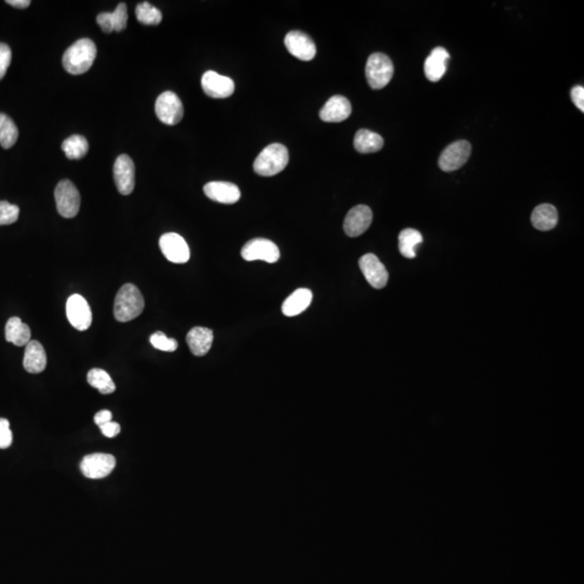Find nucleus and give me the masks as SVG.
I'll return each instance as SVG.
<instances>
[{
	"mask_svg": "<svg viewBox=\"0 0 584 584\" xmlns=\"http://www.w3.org/2000/svg\"><path fill=\"white\" fill-rule=\"evenodd\" d=\"M20 208L8 202H0V226H9L19 219Z\"/></svg>",
	"mask_w": 584,
	"mask_h": 584,
	"instance_id": "33",
	"label": "nucleus"
},
{
	"mask_svg": "<svg viewBox=\"0 0 584 584\" xmlns=\"http://www.w3.org/2000/svg\"><path fill=\"white\" fill-rule=\"evenodd\" d=\"M155 112L160 122L174 126L183 118V104L174 92L166 91L156 100Z\"/></svg>",
	"mask_w": 584,
	"mask_h": 584,
	"instance_id": "6",
	"label": "nucleus"
},
{
	"mask_svg": "<svg viewBox=\"0 0 584 584\" xmlns=\"http://www.w3.org/2000/svg\"><path fill=\"white\" fill-rule=\"evenodd\" d=\"M59 214L64 218L71 219L77 216L80 208V194L70 180H63L54 190Z\"/></svg>",
	"mask_w": 584,
	"mask_h": 584,
	"instance_id": "5",
	"label": "nucleus"
},
{
	"mask_svg": "<svg viewBox=\"0 0 584 584\" xmlns=\"http://www.w3.org/2000/svg\"><path fill=\"white\" fill-rule=\"evenodd\" d=\"M12 52L9 46L0 43V80L5 77L7 70L11 63Z\"/></svg>",
	"mask_w": 584,
	"mask_h": 584,
	"instance_id": "34",
	"label": "nucleus"
},
{
	"mask_svg": "<svg viewBox=\"0 0 584 584\" xmlns=\"http://www.w3.org/2000/svg\"><path fill=\"white\" fill-rule=\"evenodd\" d=\"M24 368L30 373L43 372L47 366L45 349L38 341H32L26 345L23 361Z\"/></svg>",
	"mask_w": 584,
	"mask_h": 584,
	"instance_id": "22",
	"label": "nucleus"
},
{
	"mask_svg": "<svg viewBox=\"0 0 584 584\" xmlns=\"http://www.w3.org/2000/svg\"><path fill=\"white\" fill-rule=\"evenodd\" d=\"M96 57V47L88 38L77 40L63 56L65 71L72 75H82L89 71Z\"/></svg>",
	"mask_w": 584,
	"mask_h": 584,
	"instance_id": "1",
	"label": "nucleus"
},
{
	"mask_svg": "<svg viewBox=\"0 0 584 584\" xmlns=\"http://www.w3.org/2000/svg\"><path fill=\"white\" fill-rule=\"evenodd\" d=\"M559 221V214L555 207L550 204H542L536 207L531 214V223L537 230L551 231Z\"/></svg>",
	"mask_w": 584,
	"mask_h": 584,
	"instance_id": "24",
	"label": "nucleus"
},
{
	"mask_svg": "<svg viewBox=\"0 0 584 584\" xmlns=\"http://www.w3.org/2000/svg\"><path fill=\"white\" fill-rule=\"evenodd\" d=\"M371 223H372V212L370 208L365 205H358L351 209L345 216L343 228L347 236L357 238L364 234Z\"/></svg>",
	"mask_w": 584,
	"mask_h": 584,
	"instance_id": "12",
	"label": "nucleus"
},
{
	"mask_svg": "<svg viewBox=\"0 0 584 584\" xmlns=\"http://www.w3.org/2000/svg\"><path fill=\"white\" fill-rule=\"evenodd\" d=\"M150 341L156 350L164 351V352H174L178 349L176 340L168 338L164 332H160V331L153 333Z\"/></svg>",
	"mask_w": 584,
	"mask_h": 584,
	"instance_id": "32",
	"label": "nucleus"
},
{
	"mask_svg": "<svg viewBox=\"0 0 584 584\" xmlns=\"http://www.w3.org/2000/svg\"><path fill=\"white\" fill-rule=\"evenodd\" d=\"M449 58V52L445 48L437 47L432 50L424 62V74L429 82H437L443 77Z\"/></svg>",
	"mask_w": 584,
	"mask_h": 584,
	"instance_id": "19",
	"label": "nucleus"
},
{
	"mask_svg": "<svg viewBox=\"0 0 584 584\" xmlns=\"http://www.w3.org/2000/svg\"><path fill=\"white\" fill-rule=\"evenodd\" d=\"M186 342L195 356H204L212 349L214 332L206 327H195L188 333Z\"/></svg>",
	"mask_w": 584,
	"mask_h": 584,
	"instance_id": "21",
	"label": "nucleus"
},
{
	"mask_svg": "<svg viewBox=\"0 0 584 584\" xmlns=\"http://www.w3.org/2000/svg\"><path fill=\"white\" fill-rule=\"evenodd\" d=\"M62 150L65 153L68 160H80V158L85 157L89 150V144L85 136L74 134L63 142Z\"/></svg>",
	"mask_w": 584,
	"mask_h": 584,
	"instance_id": "28",
	"label": "nucleus"
},
{
	"mask_svg": "<svg viewBox=\"0 0 584 584\" xmlns=\"http://www.w3.org/2000/svg\"><path fill=\"white\" fill-rule=\"evenodd\" d=\"M88 383L94 389H98L102 394H110L116 389L110 375L103 369L94 368L88 372Z\"/></svg>",
	"mask_w": 584,
	"mask_h": 584,
	"instance_id": "29",
	"label": "nucleus"
},
{
	"mask_svg": "<svg viewBox=\"0 0 584 584\" xmlns=\"http://www.w3.org/2000/svg\"><path fill=\"white\" fill-rule=\"evenodd\" d=\"M312 300V291L306 288L298 289L283 303V314L287 317L297 316L310 306Z\"/></svg>",
	"mask_w": 584,
	"mask_h": 584,
	"instance_id": "23",
	"label": "nucleus"
},
{
	"mask_svg": "<svg viewBox=\"0 0 584 584\" xmlns=\"http://www.w3.org/2000/svg\"><path fill=\"white\" fill-rule=\"evenodd\" d=\"M352 105L350 101L342 96H335L325 104L319 116L323 122H341L350 117Z\"/></svg>",
	"mask_w": 584,
	"mask_h": 584,
	"instance_id": "18",
	"label": "nucleus"
},
{
	"mask_svg": "<svg viewBox=\"0 0 584 584\" xmlns=\"http://www.w3.org/2000/svg\"><path fill=\"white\" fill-rule=\"evenodd\" d=\"M128 12L126 4L122 3L117 6L115 11L112 13H100L96 18V22L99 24L104 33L110 34L112 32H122L127 27Z\"/></svg>",
	"mask_w": 584,
	"mask_h": 584,
	"instance_id": "20",
	"label": "nucleus"
},
{
	"mask_svg": "<svg viewBox=\"0 0 584 584\" xmlns=\"http://www.w3.org/2000/svg\"><path fill=\"white\" fill-rule=\"evenodd\" d=\"M383 145H384V141H383L382 136L370 130L361 129L355 134L354 148L361 154L379 152Z\"/></svg>",
	"mask_w": 584,
	"mask_h": 584,
	"instance_id": "26",
	"label": "nucleus"
},
{
	"mask_svg": "<svg viewBox=\"0 0 584 584\" xmlns=\"http://www.w3.org/2000/svg\"><path fill=\"white\" fill-rule=\"evenodd\" d=\"M204 192L207 197L220 204H235L240 198V188L236 184L231 182H209L204 186Z\"/></svg>",
	"mask_w": 584,
	"mask_h": 584,
	"instance_id": "17",
	"label": "nucleus"
},
{
	"mask_svg": "<svg viewBox=\"0 0 584 584\" xmlns=\"http://www.w3.org/2000/svg\"><path fill=\"white\" fill-rule=\"evenodd\" d=\"M19 130L11 118L0 113V145L4 148H10L17 143Z\"/></svg>",
	"mask_w": 584,
	"mask_h": 584,
	"instance_id": "30",
	"label": "nucleus"
},
{
	"mask_svg": "<svg viewBox=\"0 0 584 584\" xmlns=\"http://www.w3.org/2000/svg\"><path fill=\"white\" fill-rule=\"evenodd\" d=\"M7 4H9L12 7L24 9V8H27L31 5V1L30 0H8Z\"/></svg>",
	"mask_w": 584,
	"mask_h": 584,
	"instance_id": "39",
	"label": "nucleus"
},
{
	"mask_svg": "<svg viewBox=\"0 0 584 584\" xmlns=\"http://www.w3.org/2000/svg\"><path fill=\"white\" fill-rule=\"evenodd\" d=\"M136 19L144 25H157L162 22V12L150 3L138 4L136 9Z\"/></svg>",
	"mask_w": 584,
	"mask_h": 584,
	"instance_id": "31",
	"label": "nucleus"
},
{
	"mask_svg": "<svg viewBox=\"0 0 584 584\" xmlns=\"http://www.w3.org/2000/svg\"><path fill=\"white\" fill-rule=\"evenodd\" d=\"M99 427L101 429L102 434L105 437H108V439L117 436L120 432V425L118 423L113 422V421L100 425Z\"/></svg>",
	"mask_w": 584,
	"mask_h": 584,
	"instance_id": "37",
	"label": "nucleus"
},
{
	"mask_svg": "<svg viewBox=\"0 0 584 584\" xmlns=\"http://www.w3.org/2000/svg\"><path fill=\"white\" fill-rule=\"evenodd\" d=\"M359 268L370 286L375 289H382L387 286L389 273L383 266L378 257L367 254L359 259Z\"/></svg>",
	"mask_w": 584,
	"mask_h": 584,
	"instance_id": "13",
	"label": "nucleus"
},
{
	"mask_svg": "<svg viewBox=\"0 0 584 584\" xmlns=\"http://www.w3.org/2000/svg\"><path fill=\"white\" fill-rule=\"evenodd\" d=\"M202 87L205 93L214 99H226L234 93V82L230 77L208 71L202 75Z\"/></svg>",
	"mask_w": 584,
	"mask_h": 584,
	"instance_id": "14",
	"label": "nucleus"
},
{
	"mask_svg": "<svg viewBox=\"0 0 584 584\" xmlns=\"http://www.w3.org/2000/svg\"><path fill=\"white\" fill-rule=\"evenodd\" d=\"M394 66L387 56L383 53H373L368 58L366 64V77L372 89L380 90L392 79Z\"/></svg>",
	"mask_w": 584,
	"mask_h": 584,
	"instance_id": "4",
	"label": "nucleus"
},
{
	"mask_svg": "<svg viewBox=\"0 0 584 584\" xmlns=\"http://www.w3.org/2000/svg\"><path fill=\"white\" fill-rule=\"evenodd\" d=\"M66 315L68 322L77 330L85 331L91 326V309L86 299L80 294H73L68 298L66 302Z\"/></svg>",
	"mask_w": 584,
	"mask_h": 584,
	"instance_id": "8",
	"label": "nucleus"
},
{
	"mask_svg": "<svg viewBox=\"0 0 584 584\" xmlns=\"http://www.w3.org/2000/svg\"><path fill=\"white\" fill-rule=\"evenodd\" d=\"M285 45L288 51L301 61H311L316 56L314 41L302 32L292 31L287 34Z\"/></svg>",
	"mask_w": 584,
	"mask_h": 584,
	"instance_id": "15",
	"label": "nucleus"
},
{
	"mask_svg": "<svg viewBox=\"0 0 584 584\" xmlns=\"http://www.w3.org/2000/svg\"><path fill=\"white\" fill-rule=\"evenodd\" d=\"M31 329L19 317H11L6 325V340L17 346H24L31 342Z\"/></svg>",
	"mask_w": 584,
	"mask_h": 584,
	"instance_id": "25",
	"label": "nucleus"
},
{
	"mask_svg": "<svg viewBox=\"0 0 584 584\" xmlns=\"http://www.w3.org/2000/svg\"><path fill=\"white\" fill-rule=\"evenodd\" d=\"M423 242L422 234L413 228L401 231L398 238L399 252L407 259L415 258V249Z\"/></svg>",
	"mask_w": 584,
	"mask_h": 584,
	"instance_id": "27",
	"label": "nucleus"
},
{
	"mask_svg": "<svg viewBox=\"0 0 584 584\" xmlns=\"http://www.w3.org/2000/svg\"><path fill=\"white\" fill-rule=\"evenodd\" d=\"M136 170L131 158L120 155L114 164V180L122 195H130L136 186Z\"/></svg>",
	"mask_w": 584,
	"mask_h": 584,
	"instance_id": "16",
	"label": "nucleus"
},
{
	"mask_svg": "<svg viewBox=\"0 0 584 584\" xmlns=\"http://www.w3.org/2000/svg\"><path fill=\"white\" fill-rule=\"evenodd\" d=\"M144 298L138 287L126 284L119 289L114 304V316L120 323H127L140 316L144 310Z\"/></svg>",
	"mask_w": 584,
	"mask_h": 584,
	"instance_id": "2",
	"label": "nucleus"
},
{
	"mask_svg": "<svg viewBox=\"0 0 584 584\" xmlns=\"http://www.w3.org/2000/svg\"><path fill=\"white\" fill-rule=\"evenodd\" d=\"M289 153L286 146L273 143L266 146L254 160V169L259 176H273L286 168Z\"/></svg>",
	"mask_w": 584,
	"mask_h": 584,
	"instance_id": "3",
	"label": "nucleus"
},
{
	"mask_svg": "<svg viewBox=\"0 0 584 584\" xmlns=\"http://www.w3.org/2000/svg\"><path fill=\"white\" fill-rule=\"evenodd\" d=\"M116 460L114 455L108 453H93L82 459L80 469L82 474L88 479H99L108 476L115 469Z\"/></svg>",
	"mask_w": 584,
	"mask_h": 584,
	"instance_id": "7",
	"label": "nucleus"
},
{
	"mask_svg": "<svg viewBox=\"0 0 584 584\" xmlns=\"http://www.w3.org/2000/svg\"><path fill=\"white\" fill-rule=\"evenodd\" d=\"M571 100H573L575 105L581 110L582 113L584 112V88L583 86H576L570 91Z\"/></svg>",
	"mask_w": 584,
	"mask_h": 584,
	"instance_id": "36",
	"label": "nucleus"
},
{
	"mask_svg": "<svg viewBox=\"0 0 584 584\" xmlns=\"http://www.w3.org/2000/svg\"><path fill=\"white\" fill-rule=\"evenodd\" d=\"M160 250L167 260L176 264H183L190 260L188 245L182 236L176 233H167L160 240Z\"/></svg>",
	"mask_w": 584,
	"mask_h": 584,
	"instance_id": "11",
	"label": "nucleus"
},
{
	"mask_svg": "<svg viewBox=\"0 0 584 584\" xmlns=\"http://www.w3.org/2000/svg\"><path fill=\"white\" fill-rule=\"evenodd\" d=\"M242 257L246 261H266L275 263L280 260V249L274 242L266 238H254L247 242L242 249Z\"/></svg>",
	"mask_w": 584,
	"mask_h": 584,
	"instance_id": "10",
	"label": "nucleus"
},
{
	"mask_svg": "<svg viewBox=\"0 0 584 584\" xmlns=\"http://www.w3.org/2000/svg\"><path fill=\"white\" fill-rule=\"evenodd\" d=\"M471 144L465 140L453 142L441 153L439 164L443 171L451 172L460 169L471 155Z\"/></svg>",
	"mask_w": 584,
	"mask_h": 584,
	"instance_id": "9",
	"label": "nucleus"
},
{
	"mask_svg": "<svg viewBox=\"0 0 584 584\" xmlns=\"http://www.w3.org/2000/svg\"><path fill=\"white\" fill-rule=\"evenodd\" d=\"M112 417L113 415H112V413L110 410H101L94 415V422L100 427V425L105 424V423L112 421Z\"/></svg>",
	"mask_w": 584,
	"mask_h": 584,
	"instance_id": "38",
	"label": "nucleus"
},
{
	"mask_svg": "<svg viewBox=\"0 0 584 584\" xmlns=\"http://www.w3.org/2000/svg\"><path fill=\"white\" fill-rule=\"evenodd\" d=\"M12 432L7 419L0 418V449L11 446Z\"/></svg>",
	"mask_w": 584,
	"mask_h": 584,
	"instance_id": "35",
	"label": "nucleus"
}]
</instances>
